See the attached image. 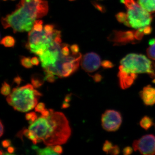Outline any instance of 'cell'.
Returning <instances> with one entry per match:
<instances>
[{
  "mask_svg": "<svg viewBox=\"0 0 155 155\" xmlns=\"http://www.w3.org/2000/svg\"><path fill=\"white\" fill-rule=\"evenodd\" d=\"M8 151L10 153H13L15 151V148L13 147H9L8 149Z\"/></svg>",
  "mask_w": 155,
  "mask_h": 155,
  "instance_id": "42",
  "label": "cell"
},
{
  "mask_svg": "<svg viewBox=\"0 0 155 155\" xmlns=\"http://www.w3.org/2000/svg\"><path fill=\"white\" fill-rule=\"evenodd\" d=\"M22 78L19 76H17L14 79V83L17 84V87L19 86L22 82Z\"/></svg>",
  "mask_w": 155,
  "mask_h": 155,
  "instance_id": "36",
  "label": "cell"
},
{
  "mask_svg": "<svg viewBox=\"0 0 155 155\" xmlns=\"http://www.w3.org/2000/svg\"><path fill=\"white\" fill-rule=\"evenodd\" d=\"M122 152L125 155H130L133 152V149L130 147H127L123 149Z\"/></svg>",
  "mask_w": 155,
  "mask_h": 155,
  "instance_id": "31",
  "label": "cell"
},
{
  "mask_svg": "<svg viewBox=\"0 0 155 155\" xmlns=\"http://www.w3.org/2000/svg\"><path fill=\"white\" fill-rule=\"evenodd\" d=\"M116 19L119 22L121 23H124L125 25H126L127 21V14L125 13H119L116 15Z\"/></svg>",
  "mask_w": 155,
  "mask_h": 155,
  "instance_id": "23",
  "label": "cell"
},
{
  "mask_svg": "<svg viewBox=\"0 0 155 155\" xmlns=\"http://www.w3.org/2000/svg\"><path fill=\"white\" fill-rule=\"evenodd\" d=\"M36 19L27 9L18 5L15 11L2 17L1 22L5 29L11 28L16 33L30 31Z\"/></svg>",
  "mask_w": 155,
  "mask_h": 155,
  "instance_id": "3",
  "label": "cell"
},
{
  "mask_svg": "<svg viewBox=\"0 0 155 155\" xmlns=\"http://www.w3.org/2000/svg\"><path fill=\"white\" fill-rule=\"evenodd\" d=\"M3 1H7V0H3Z\"/></svg>",
  "mask_w": 155,
  "mask_h": 155,
  "instance_id": "45",
  "label": "cell"
},
{
  "mask_svg": "<svg viewBox=\"0 0 155 155\" xmlns=\"http://www.w3.org/2000/svg\"><path fill=\"white\" fill-rule=\"evenodd\" d=\"M45 105L44 103H40L38 104L35 107V112L38 113H41L45 109Z\"/></svg>",
  "mask_w": 155,
  "mask_h": 155,
  "instance_id": "30",
  "label": "cell"
},
{
  "mask_svg": "<svg viewBox=\"0 0 155 155\" xmlns=\"http://www.w3.org/2000/svg\"><path fill=\"white\" fill-rule=\"evenodd\" d=\"M43 22L41 20H35V22L34 23L33 28L34 30L38 31H41L43 29Z\"/></svg>",
  "mask_w": 155,
  "mask_h": 155,
  "instance_id": "24",
  "label": "cell"
},
{
  "mask_svg": "<svg viewBox=\"0 0 155 155\" xmlns=\"http://www.w3.org/2000/svg\"><path fill=\"white\" fill-rule=\"evenodd\" d=\"M69 45L67 44H61V54L64 56L70 55V51L69 48Z\"/></svg>",
  "mask_w": 155,
  "mask_h": 155,
  "instance_id": "26",
  "label": "cell"
},
{
  "mask_svg": "<svg viewBox=\"0 0 155 155\" xmlns=\"http://www.w3.org/2000/svg\"><path fill=\"white\" fill-rule=\"evenodd\" d=\"M50 113H51L50 109H49V110L45 109V110L41 112V114L42 116H44V117H47L49 116Z\"/></svg>",
  "mask_w": 155,
  "mask_h": 155,
  "instance_id": "38",
  "label": "cell"
},
{
  "mask_svg": "<svg viewBox=\"0 0 155 155\" xmlns=\"http://www.w3.org/2000/svg\"><path fill=\"white\" fill-rule=\"evenodd\" d=\"M153 82L154 83H155V78L153 80Z\"/></svg>",
  "mask_w": 155,
  "mask_h": 155,
  "instance_id": "43",
  "label": "cell"
},
{
  "mask_svg": "<svg viewBox=\"0 0 155 155\" xmlns=\"http://www.w3.org/2000/svg\"><path fill=\"white\" fill-rule=\"evenodd\" d=\"M147 54L149 58L155 61V41L147 49Z\"/></svg>",
  "mask_w": 155,
  "mask_h": 155,
  "instance_id": "19",
  "label": "cell"
},
{
  "mask_svg": "<svg viewBox=\"0 0 155 155\" xmlns=\"http://www.w3.org/2000/svg\"><path fill=\"white\" fill-rule=\"evenodd\" d=\"M45 77L40 74L35 73L31 76V83L35 88H38L44 83Z\"/></svg>",
  "mask_w": 155,
  "mask_h": 155,
  "instance_id": "14",
  "label": "cell"
},
{
  "mask_svg": "<svg viewBox=\"0 0 155 155\" xmlns=\"http://www.w3.org/2000/svg\"><path fill=\"white\" fill-rule=\"evenodd\" d=\"M96 82H99L102 79V76L99 73H96L93 75H90Z\"/></svg>",
  "mask_w": 155,
  "mask_h": 155,
  "instance_id": "32",
  "label": "cell"
},
{
  "mask_svg": "<svg viewBox=\"0 0 155 155\" xmlns=\"http://www.w3.org/2000/svg\"><path fill=\"white\" fill-rule=\"evenodd\" d=\"M100 56L94 52L87 53L81 58V65L86 72H93L99 68L101 65Z\"/></svg>",
  "mask_w": 155,
  "mask_h": 155,
  "instance_id": "9",
  "label": "cell"
},
{
  "mask_svg": "<svg viewBox=\"0 0 155 155\" xmlns=\"http://www.w3.org/2000/svg\"><path fill=\"white\" fill-rule=\"evenodd\" d=\"M69 1H70V2H73V1H75V0H69Z\"/></svg>",
  "mask_w": 155,
  "mask_h": 155,
  "instance_id": "44",
  "label": "cell"
},
{
  "mask_svg": "<svg viewBox=\"0 0 155 155\" xmlns=\"http://www.w3.org/2000/svg\"><path fill=\"white\" fill-rule=\"evenodd\" d=\"M31 64H33V65H35V66H38L39 64V59L37 57H33V58H31Z\"/></svg>",
  "mask_w": 155,
  "mask_h": 155,
  "instance_id": "35",
  "label": "cell"
},
{
  "mask_svg": "<svg viewBox=\"0 0 155 155\" xmlns=\"http://www.w3.org/2000/svg\"><path fill=\"white\" fill-rule=\"evenodd\" d=\"M18 5L27 9L36 19L45 17L48 12V4L45 0H21Z\"/></svg>",
  "mask_w": 155,
  "mask_h": 155,
  "instance_id": "6",
  "label": "cell"
},
{
  "mask_svg": "<svg viewBox=\"0 0 155 155\" xmlns=\"http://www.w3.org/2000/svg\"><path fill=\"white\" fill-rule=\"evenodd\" d=\"M45 72V80L47 81L48 82L50 83H54L56 79V78L53 73L51 72Z\"/></svg>",
  "mask_w": 155,
  "mask_h": 155,
  "instance_id": "25",
  "label": "cell"
},
{
  "mask_svg": "<svg viewBox=\"0 0 155 155\" xmlns=\"http://www.w3.org/2000/svg\"><path fill=\"white\" fill-rule=\"evenodd\" d=\"M114 147V146L113 145L110 141L106 140L103 145V150L107 154H111Z\"/></svg>",
  "mask_w": 155,
  "mask_h": 155,
  "instance_id": "21",
  "label": "cell"
},
{
  "mask_svg": "<svg viewBox=\"0 0 155 155\" xmlns=\"http://www.w3.org/2000/svg\"><path fill=\"white\" fill-rule=\"evenodd\" d=\"M53 149L55 152L58 153L59 154L62 153L63 152V148H62V147L61 146L59 145H57L53 147Z\"/></svg>",
  "mask_w": 155,
  "mask_h": 155,
  "instance_id": "33",
  "label": "cell"
},
{
  "mask_svg": "<svg viewBox=\"0 0 155 155\" xmlns=\"http://www.w3.org/2000/svg\"><path fill=\"white\" fill-rule=\"evenodd\" d=\"M49 116H41L30 124L28 129L37 140L48 146L66 143L71 135L69 122L62 113L50 109Z\"/></svg>",
  "mask_w": 155,
  "mask_h": 155,
  "instance_id": "1",
  "label": "cell"
},
{
  "mask_svg": "<svg viewBox=\"0 0 155 155\" xmlns=\"http://www.w3.org/2000/svg\"><path fill=\"white\" fill-rule=\"evenodd\" d=\"M122 123V115L118 111L107 110L102 116V126L107 131H116L119 129Z\"/></svg>",
  "mask_w": 155,
  "mask_h": 155,
  "instance_id": "7",
  "label": "cell"
},
{
  "mask_svg": "<svg viewBox=\"0 0 155 155\" xmlns=\"http://www.w3.org/2000/svg\"><path fill=\"white\" fill-rule=\"evenodd\" d=\"M140 125L145 130H147L154 125L152 119L149 116H145L140 122Z\"/></svg>",
  "mask_w": 155,
  "mask_h": 155,
  "instance_id": "16",
  "label": "cell"
},
{
  "mask_svg": "<svg viewBox=\"0 0 155 155\" xmlns=\"http://www.w3.org/2000/svg\"><path fill=\"white\" fill-rule=\"evenodd\" d=\"M114 41H117L118 42H124L132 41L136 38L135 31H126L122 32L119 31L114 35ZM115 41V42H116Z\"/></svg>",
  "mask_w": 155,
  "mask_h": 155,
  "instance_id": "12",
  "label": "cell"
},
{
  "mask_svg": "<svg viewBox=\"0 0 155 155\" xmlns=\"http://www.w3.org/2000/svg\"><path fill=\"white\" fill-rule=\"evenodd\" d=\"M137 3L150 14L155 12V0H137Z\"/></svg>",
  "mask_w": 155,
  "mask_h": 155,
  "instance_id": "13",
  "label": "cell"
},
{
  "mask_svg": "<svg viewBox=\"0 0 155 155\" xmlns=\"http://www.w3.org/2000/svg\"><path fill=\"white\" fill-rule=\"evenodd\" d=\"M25 119L29 122V124H31L38 119V116L35 112H31L25 115Z\"/></svg>",
  "mask_w": 155,
  "mask_h": 155,
  "instance_id": "22",
  "label": "cell"
},
{
  "mask_svg": "<svg viewBox=\"0 0 155 155\" xmlns=\"http://www.w3.org/2000/svg\"><path fill=\"white\" fill-rule=\"evenodd\" d=\"M31 59L29 57L27 58V57L22 56L21 57V59H20L21 65L26 69H30L32 68L33 64H31Z\"/></svg>",
  "mask_w": 155,
  "mask_h": 155,
  "instance_id": "18",
  "label": "cell"
},
{
  "mask_svg": "<svg viewBox=\"0 0 155 155\" xmlns=\"http://www.w3.org/2000/svg\"><path fill=\"white\" fill-rule=\"evenodd\" d=\"M120 64L119 70L129 73H147L155 78V63L143 55L128 54L121 60Z\"/></svg>",
  "mask_w": 155,
  "mask_h": 155,
  "instance_id": "4",
  "label": "cell"
},
{
  "mask_svg": "<svg viewBox=\"0 0 155 155\" xmlns=\"http://www.w3.org/2000/svg\"><path fill=\"white\" fill-rule=\"evenodd\" d=\"M33 85L27 84L14 88L7 97V101L14 110L26 112L32 110L37 105L41 93L34 89Z\"/></svg>",
  "mask_w": 155,
  "mask_h": 155,
  "instance_id": "2",
  "label": "cell"
},
{
  "mask_svg": "<svg viewBox=\"0 0 155 155\" xmlns=\"http://www.w3.org/2000/svg\"><path fill=\"white\" fill-rule=\"evenodd\" d=\"M54 146H48L44 149H39L38 147L34 146L33 149L36 150L37 154L40 155H58L59 154L55 152L53 149Z\"/></svg>",
  "mask_w": 155,
  "mask_h": 155,
  "instance_id": "15",
  "label": "cell"
},
{
  "mask_svg": "<svg viewBox=\"0 0 155 155\" xmlns=\"http://www.w3.org/2000/svg\"><path fill=\"white\" fill-rule=\"evenodd\" d=\"M135 151H138L142 154H155V136L153 134H147L134 140L132 144Z\"/></svg>",
  "mask_w": 155,
  "mask_h": 155,
  "instance_id": "8",
  "label": "cell"
},
{
  "mask_svg": "<svg viewBox=\"0 0 155 155\" xmlns=\"http://www.w3.org/2000/svg\"><path fill=\"white\" fill-rule=\"evenodd\" d=\"M140 95L145 104L152 106L155 104V88L149 85L143 87Z\"/></svg>",
  "mask_w": 155,
  "mask_h": 155,
  "instance_id": "11",
  "label": "cell"
},
{
  "mask_svg": "<svg viewBox=\"0 0 155 155\" xmlns=\"http://www.w3.org/2000/svg\"><path fill=\"white\" fill-rule=\"evenodd\" d=\"M69 107H70V104H69V103L64 101L63 103V104H62V109H66V108Z\"/></svg>",
  "mask_w": 155,
  "mask_h": 155,
  "instance_id": "40",
  "label": "cell"
},
{
  "mask_svg": "<svg viewBox=\"0 0 155 155\" xmlns=\"http://www.w3.org/2000/svg\"><path fill=\"white\" fill-rule=\"evenodd\" d=\"M55 25L53 24H47L44 26V31L47 34L50 35L52 34L54 30Z\"/></svg>",
  "mask_w": 155,
  "mask_h": 155,
  "instance_id": "27",
  "label": "cell"
},
{
  "mask_svg": "<svg viewBox=\"0 0 155 155\" xmlns=\"http://www.w3.org/2000/svg\"><path fill=\"white\" fill-rule=\"evenodd\" d=\"M72 54L74 55L78 54L79 52V48L78 45L77 44L72 45L70 47Z\"/></svg>",
  "mask_w": 155,
  "mask_h": 155,
  "instance_id": "28",
  "label": "cell"
},
{
  "mask_svg": "<svg viewBox=\"0 0 155 155\" xmlns=\"http://www.w3.org/2000/svg\"><path fill=\"white\" fill-rule=\"evenodd\" d=\"M101 65L105 69H109L114 67V64L109 61H104L101 63Z\"/></svg>",
  "mask_w": 155,
  "mask_h": 155,
  "instance_id": "29",
  "label": "cell"
},
{
  "mask_svg": "<svg viewBox=\"0 0 155 155\" xmlns=\"http://www.w3.org/2000/svg\"><path fill=\"white\" fill-rule=\"evenodd\" d=\"M92 4L94 6L95 8H96L97 10H99V11H102V12H104V8H103V7L101 5L95 2H93Z\"/></svg>",
  "mask_w": 155,
  "mask_h": 155,
  "instance_id": "37",
  "label": "cell"
},
{
  "mask_svg": "<svg viewBox=\"0 0 155 155\" xmlns=\"http://www.w3.org/2000/svg\"><path fill=\"white\" fill-rule=\"evenodd\" d=\"M71 97H72V94H68L65 97V99H64V101L67 102L69 103L71 101Z\"/></svg>",
  "mask_w": 155,
  "mask_h": 155,
  "instance_id": "39",
  "label": "cell"
},
{
  "mask_svg": "<svg viewBox=\"0 0 155 155\" xmlns=\"http://www.w3.org/2000/svg\"><path fill=\"white\" fill-rule=\"evenodd\" d=\"M1 92L2 94L5 96H8L11 93V87L5 81L2 84Z\"/></svg>",
  "mask_w": 155,
  "mask_h": 155,
  "instance_id": "20",
  "label": "cell"
},
{
  "mask_svg": "<svg viewBox=\"0 0 155 155\" xmlns=\"http://www.w3.org/2000/svg\"><path fill=\"white\" fill-rule=\"evenodd\" d=\"M118 77L119 78V83L120 87L122 89H125L130 87L134 82V80L137 77V74L129 73L119 70Z\"/></svg>",
  "mask_w": 155,
  "mask_h": 155,
  "instance_id": "10",
  "label": "cell"
},
{
  "mask_svg": "<svg viewBox=\"0 0 155 155\" xmlns=\"http://www.w3.org/2000/svg\"><path fill=\"white\" fill-rule=\"evenodd\" d=\"M127 8L126 25L135 29L149 26L152 21L151 14L145 11L134 0H121Z\"/></svg>",
  "mask_w": 155,
  "mask_h": 155,
  "instance_id": "5",
  "label": "cell"
},
{
  "mask_svg": "<svg viewBox=\"0 0 155 155\" xmlns=\"http://www.w3.org/2000/svg\"><path fill=\"white\" fill-rule=\"evenodd\" d=\"M11 141L10 140H5L2 142V145L4 148L8 147L11 145Z\"/></svg>",
  "mask_w": 155,
  "mask_h": 155,
  "instance_id": "34",
  "label": "cell"
},
{
  "mask_svg": "<svg viewBox=\"0 0 155 155\" xmlns=\"http://www.w3.org/2000/svg\"><path fill=\"white\" fill-rule=\"evenodd\" d=\"M16 43L15 38L11 36L5 37L1 40V44L3 45L5 47H14Z\"/></svg>",
  "mask_w": 155,
  "mask_h": 155,
  "instance_id": "17",
  "label": "cell"
},
{
  "mask_svg": "<svg viewBox=\"0 0 155 155\" xmlns=\"http://www.w3.org/2000/svg\"><path fill=\"white\" fill-rule=\"evenodd\" d=\"M4 133V126L2 121L1 120V131H0V136L2 137Z\"/></svg>",
  "mask_w": 155,
  "mask_h": 155,
  "instance_id": "41",
  "label": "cell"
}]
</instances>
